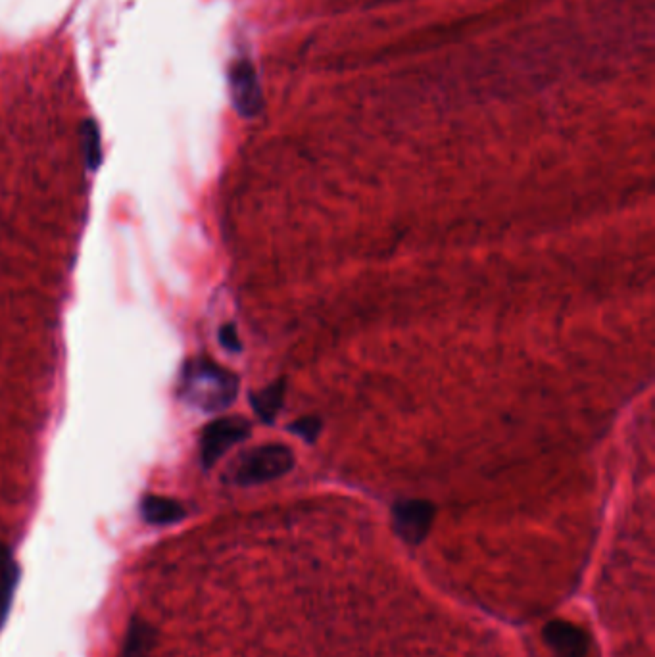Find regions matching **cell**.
<instances>
[{
	"label": "cell",
	"instance_id": "obj_1",
	"mask_svg": "<svg viewBox=\"0 0 655 657\" xmlns=\"http://www.w3.org/2000/svg\"><path fill=\"white\" fill-rule=\"evenodd\" d=\"M239 392V379L225 367L198 358L185 365L181 375V394L185 402L202 412H221L229 408Z\"/></svg>",
	"mask_w": 655,
	"mask_h": 657
},
{
	"label": "cell",
	"instance_id": "obj_2",
	"mask_svg": "<svg viewBox=\"0 0 655 657\" xmlns=\"http://www.w3.org/2000/svg\"><path fill=\"white\" fill-rule=\"evenodd\" d=\"M294 465L291 448L283 444H264L241 454L229 465L227 479L239 487L262 485L287 475Z\"/></svg>",
	"mask_w": 655,
	"mask_h": 657
},
{
	"label": "cell",
	"instance_id": "obj_3",
	"mask_svg": "<svg viewBox=\"0 0 655 657\" xmlns=\"http://www.w3.org/2000/svg\"><path fill=\"white\" fill-rule=\"evenodd\" d=\"M250 435V423L243 417H221L210 423L200 438V460L206 469L223 458L235 444Z\"/></svg>",
	"mask_w": 655,
	"mask_h": 657
},
{
	"label": "cell",
	"instance_id": "obj_4",
	"mask_svg": "<svg viewBox=\"0 0 655 657\" xmlns=\"http://www.w3.org/2000/svg\"><path fill=\"white\" fill-rule=\"evenodd\" d=\"M394 531L410 544H419L433 525L435 506L425 500H404L392 510Z\"/></svg>",
	"mask_w": 655,
	"mask_h": 657
},
{
	"label": "cell",
	"instance_id": "obj_5",
	"mask_svg": "<svg viewBox=\"0 0 655 657\" xmlns=\"http://www.w3.org/2000/svg\"><path fill=\"white\" fill-rule=\"evenodd\" d=\"M546 638L561 657H584L588 652V636L583 629H577L569 623L558 621L548 625Z\"/></svg>",
	"mask_w": 655,
	"mask_h": 657
},
{
	"label": "cell",
	"instance_id": "obj_6",
	"mask_svg": "<svg viewBox=\"0 0 655 657\" xmlns=\"http://www.w3.org/2000/svg\"><path fill=\"white\" fill-rule=\"evenodd\" d=\"M185 508L171 498H164V496H146L141 504V515L148 525H171V523H179L185 517Z\"/></svg>",
	"mask_w": 655,
	"mask_h": 657
},
{
	"label": "cell",
	"instance_id": "obj_7",
	"mask_svg": "<svg viewBox=\"0 0 655 657\" xmlns=\"http://www.w3.org/2000/svg\"><path fill=\"white\" fill-rule=\"evenodd\" d=\"M18 565L12 550L0 542V627L12 606L16 584H18Z\"/></svg>",
	"mask_w": 655,
	"mask_h": 657
},
{
	"label": "cell",
	"instance_id": "obj_8",
	"mask_svg": "<svg viewBox=\"0 0 655 657\" xmlns=\"http://www.w3.org/2000/svg\"><path fill=\"white\" fill-rule=\"evenodd\" d=\"M250 400H252V408L258 417L266 423H273L283 408L285 381H275V383L267 385L266 389L260 390L258 394H252Z\"/></svg>",
	"mask_w": 655,
	"mask_h": 657
},
{
	"label": "cell",
	"instance_id": "obj_9",
	"mask_svg": "<svg viewBox=\"0 0 655 657\" xmlns=\"http://www.w3.org/2000/svg\"><path fill=\"white\" fill-rule=\"evenodd\" d=\"M154 644V629L143 621H131L125 636V657H148Z\"/></svg>",
	"mask_w": 655,
	"mask_h": 657
},
{
	"label": "cell",
	"instance_id": "obj_10",
	"mask_svg": "<svg viewBox=\"0 0 655 657\" xmlns=\"http://www.w3.org/2000/svg\"><path fill=\"white\" fill-rule=\"evenodd\" d=\"M291 431L292 433H296L298 437H302L304 440L312 442V440L319 435V431H321V421L316 419V417L296 419L291 425Z\"/></svg>",
	"mask_w": 655,
	"mask_h": 657
},
{
	"label": "cell",
	"instance_id": "obj_11",
	"mask_svg": "<svg viewBox=\"0 0 655 657\" xmlns=\"http://www.w3.org/2000/svg\"><path fill=\"white\" fill-rule=\"evenodd\" d=\"M219 342L223 344V348H227L229 352H241V339L237 335L235 325H225L219 331Z\"/></svg>",
	"mask_w": 655,
	"mask_h": 657
}]
</instances>
